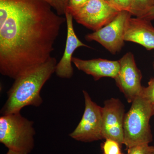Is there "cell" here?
I'll list each match as a JSON object with an SVG mask.
<instances>
[{"label":"cell","instance_id":"obj_11","mask_svg":"<svg viewBox=\"0 0 154 154\" xmlns=\"http://www.w3.org/2000/svg\"><path fill=\"white\" fill-rule=\"evenodd\" d=\"M125 41L140 45L147 50L154 49V27L151 21L131 17L127 24Z\"/></svg>","mask_w":154,"mask_h":154},{"label":"cell","instance_id":"obj_5","mask_svg":"<svg viewBox=\"0 0 154 154\" xmlns=\"http://www.w3.org/2000/svg\"><path fill=\"white\" fill-rule=\"evenodd\" d=\"M85 101L84 114L78 126L69 136L75 140L92 142L103 139L102 107L93 102L88 92L83 91Z\"/></svg>","mask_w":154,"mask_h":154},{"label":"cell","instance_id":"obj_9","mask_svg":"<svg viewBox=\"0 0 154 154\" xmlns=\"http://www.w3.org/2000/svg\"><path fill=\"white\" fill-rule=\"evenodd\" d=\"M102 107L103 139L113 140L121 146L124 144V105L119 99L106 100Z\"/></svg>","mask_w":154,"mask_h":154},{"label":"cell","instance_id":"obj_3","mask_svg":"<svg viewBox=\"0 0 154 154\" xmlns=\"http://www.w3.org/2000/svg\"><path fill=\"white\" fill-rule=\"evenodd\" d=\"M154 115L152 104L142 95L133 101L124 120V144L127 148L152 141L149 122Z\"/></svg>","mask_w":154,"mask_h":154},{"label":"cell","instance_id":"obj_24","mask_svg":"<svg viewBox=\"0 0 154 154\" xmlns=\"http://www.w3.org/2000/svg\"><path fill=\"white\" fill-rule=\"evenodd\" d=\"M107 1H108V2H110V0H107Z\"/></svg>","mask_w":154,"mask_h":154},{"label":"cell","instance_id":"obj_22","mask_svg":"<svg viewBox=\"0 0 154 154\" xmlns=\"http://www.w3.org/2000/svg\"><path fill=\"white\" fill-rule=\"evenodd\" d=\"M152 105H153V109L154 113V103L153 104H152Z\"/></svg>","mask_w":154,"mask_h":154},{"label":"cell","instance_id":"obj_20","mask_svg":"<svg viewBox=\"0 0 154 154\" xmlns=\"http://www.w3.org/2000/svg\"><path fill=\"white\" fill-rule=\"evenodd\" d=\"M151 21L154 20V6L143 18Z\"/></svg>","mask_w":154,"mask_h":154},{"label":"cell","instance_id":"obj_19","mask_svg":"<svg viewBox=\"0 0 154 154\" xmlns=\"http://www.w3.org/2000/svg\"><path fill=\"white\" fill-rule=\"evenodd\" d=\"M89 0H69L66 11L70 13L79 10L83 7Z\"/></svg>","mask_w":154,"mask_h":154},{"label":"cell","instance_id":"obj_6","mask_svg":"<svg viewBox=\"0 0 154 154\" xmlns=\"http://www.w3.org/2000/svg\"><path fill=\"white\" fill-rule=\"evenodd\" d=\"M131 16L129 12L119 11L111 22L99 30L87 34L85 38L88 41L97 42L115 54L124 45L127 24Z\"/></svg>","mask_w":154,"mask_h":154},{"label":"cell","instance_id":"obj_10","mask_svg":"<svg viewBox=\"0 0 154 154\" xmlns=\"http://www.w3.org/2000/svg\"><path fill=\"white\" fill-rule=\"evenodd\" d=\"M67 23V38L63 55L56 67V74L61 79H70L73 75L72 59L75 50L80 47L90 48L79 39L75 33L73 24L72 15L68 11L65 15Z\"/></svg>","mask_w":154,"mask_h":154},{"label":"cell","instance_id":"obj_14","mask_svg":"<svg viewBox=\"0 0 154 154\" xmlns=\"http://www.w3.org/2000/svg\"><path fill=\"white\" fill-rule=\"evenodd\" d=\"M102 145L103 154H118L121 152L122 146L116 141L107 139Z\"/></svg>","mask_w":154,"mask_h":154},{"label":"cell","instance_id":"obj_12","mask_svg":"<svg viewBox=\"0 0 154 154\" xmlns=\"http://www.w3.org/2000/svg\"><path fill=\"white\" fill-rule=\"evenodd\" d=\"M72 63L78 69L92 76L95 81L103 77L115 79L120 67L119 60H109L102 58L84 60L73 57Z\"/></svg>","mask_w":154,"mask_h":154},{"label":"cell","instance_id":"obj_23","mask_svg":"<svg viewBox=\"0 0 154 154\" xmlns=\"http://www.w3.org/2000/svg\"><path fill=\"white\" fill-rule=\"evenodd\" d=\"M118 154H123L122 153L120 152V153H119Z\"/></svg>","mask_w":154,"mask_h":154},{"label":"cell","instance_id":"obj_4","mask_svg":"<svg viewBox=\"0 0 154 154\" xmlns=\"http://www.w3.org/2000/svg\"><path fill=\"white\" fill-rule=\"evenodd\" d=\"M34 122L22 116L20 112L0 117V142L8 150L29 154L34 149L36 131Z\"/></svg>","mask_w":154,"mask_h":154},{"label":"cell","instance_id":"obj_8","mask_svg":"<svg viewBox=\"0 0 154 154\" xmlns=\"http://www.w3.org/2000/svg\"><path fill=\"white\" fill-rule=\"evenodd\" d=\"M119 69L114 79L128 103H132L141 95L144 87L141 85L142 74L138 68L132 53H127L119 60Z\"/></svg>","mask_w":154,"mask_h":154},{"label":"cell","instance_id":"obj_21","mask_svg":"<svg viewBox=\"0 0 154 154\" xmlns=\"http://www.w3.org/2000/svg\"><path fill=\"white\" fill-rule=\"evenodd\" d=\"M6 154H22L18 152L14 151L11 150H8Z\"/></svg>","mask_w":154,"mask_h":154},{"label":"cell","instance_id":"obj_2","mask_svg":"<svg viewBox=\"0 0 154 154\" xmlns=\"http://www.w3.org/2000/svg\"><path fill=\"white\" fill-rule=\"evenodd\" d=\"M57 61L51 56L44 63L15 79L8 91V99L1 110L2 115L20 112L28 106L39 107L43 103L40 91L55 72Z\"/></svg>","mask_w":154,"mask_h":154},{"label":"cell","instance_id":"obj_1","mask_svg":"<svg viewBox=\"0 0 154 154\" xmlns=\"http://www.w3.org/2000/svg\"><path fill=\"white\" fill-rule=\"evenodd\" d=\"M44 0H0V73L15 80L51 57L64 17Z\"/></svg>","mask_w":154,"mask_h":154},{"label":"cell","instance_id":"obj_18","mask_svg":"<svg viewBox=\"0 0 154 154\" xmlns=\"http://www.w3.org/2000/svg\"><path fill=\"white\" fill-rule=\"evenodd\" d=\"M110 2L119 11H126L131 13V0H110Z\"/></svg>","mask_w":154,"mask_h":154},{"label":"cell","instance_id":"obj_17","mask_svg":"<svg viewBox=\"0 0 154 154\" xmlns=\"http://www.w3.org/2000/svg\"><path fill=\"white\" fill-rule=\"evenodd\" d=\"M146 100L152 104L154 103V78H152L148 82L146 88L144 87L141 95Z\"/></svg>","mask_w":154,"mask_h":154},{"label":"cell","instance_id":"obj_16","mask_svg":"<svg viewBox=\"0 0 154 154\" xmlns=\"http://www.w3.org/2000/svg\"><path fill=\"white\" fill-rule=\"evenodd\" d=\"M127 154H154V146L144 144L128 149Z\"/></svg>","mask_w":154,"mask_h":154},{"label":"cell","instance_id":"obj_13","mask_svg":"<svg viewBox=\"0 0 154 154\" xmlns=\"http://www.w3.org/2000/svg\"><path fill=\"white\" fill-rule=\"evenodd\" d=\"M131 14L138 18H143L154 6V0H131Z\"/></svg>","mask_w":154,"mask_h":154},{"label":"cell","instance_id":"obj_15","mask_svg":"<svg viewBox=\"0 0 154 154\" xmlns=\"http://www.w3.org/2000/svg\"><path fill=\"white\" fill-rule=\"evenodd\" d=\"M55 10L60 16L65 15L69 0H44Z\"/></svg>","mask_w":154,"mask_h":154},{"label":"cell","instance_id":"obj_26","mask_svg":"<svg viewBox=\"0 0 154 154\" xmlns=\"http://www.w3.org/2000/svg\"></svg>","mask_w":154,"mask_h":154},{"label":"cell","instance_id":"obj_25","mask_svg":"<svg viewBox=\"0 0 154 154\" xmlns=\"http://www.w3.org/2000/svg\"></svg>","mask_w":154,"mask_h":154},{"label":"cell","instance_id":"obj_7","mask_svg":"<svg viewBox=\"0 0 154 154\" xmlns=\"http://www.w3.org/2000/svg\"><path fill=\"white\" fill-rule=\"evenodd\" d=\"M119 12L107 0H89L71 14L79 24L95 31L111 22Z\"/></svg>","mask_w":154,"mask_h":154}]
</instances>
